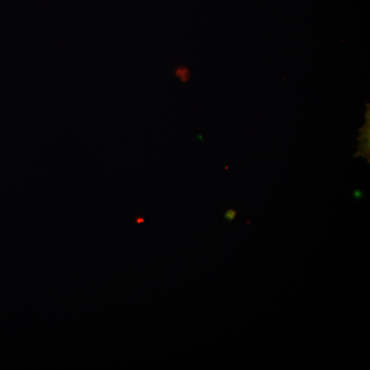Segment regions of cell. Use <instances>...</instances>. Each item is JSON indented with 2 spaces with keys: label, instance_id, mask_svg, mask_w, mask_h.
Returning a JSON list of instances; mask_svg holds the SVG:
<instances>
[{
  "label": "cell",
  "instance_id": "5b68a950",
  "mask_svg": "<svg viewBox=\"0 0 370 370\" xmlns=\"http://www.w3.org/2000/svg\"><path fill=\"white\" fill-rule=\"evenodd\" d=\"M145 221V219L142 217H138L136 219V223H143Z\"/></svg>",
  "mask_w": 370,
  "mask_h": 370
},
{
  "label": "cell",
  "instance_id": "277c9868",
  "mask_svg": "<svg viewBox=\"0 0 370 370\" xmlns=\"http://www.w3.org/2000/svg\"><path fill=\"white\" fill-rule=\"evenodd\" d=\"M353 195L356 199L359 200L363 197V192L360 189H356L354 191Z\"/></svg>",
  "mask_w": 370,
  "mask_h": 370
},
{
  "label": "cell",
  "instance_id": "7a4b0ae2",
  "mask_svg": "<svg viewBox=\"0 0 370 370\" xmlns=\"http://www.w3.org/2000/svg\"><path fill=\"white\" fill-rule=\"evenodd\" d=\"M173 74L182 83H186L191 78V73L188 68L185 65H178L174 69Z\"/></svg>",
  "mask_w": 370,
  "mask_h": 370
},
{
  "label": "cell",
  "instance_id": "3957f363",
  "mask_svg": "<svg viewBox=\"0 0 370 370\" xmlns=\"http://www.w3.org/2000/svg\"><path fill=\"white\" fill-rule=\"evenodd\" d=\"M236 216V211L233 208H228L224 213V219L227 221H233Z\"/></svg>",
  "mask_w": 370,
  "mask_h": 370
},
{
  "label": "cell",
  "instance_id": "6da1fadb",
  "mask_svg": "<svg viewBox=\"0 0 370 370\" xmlns=\"http://www.w3.org/2000/svg\"><path fill=\"white\" fill-rule=\"evenodd\" d=\"M366 123L364 126L359 130L360 136L356 138L359 141L358 151L354 155V157L360 156L366 158L368 163H370V129H369V110L366 113Z\"/></svg>",
  "mask_w": 370,
  "mask_h": 370
}]
</instances>
